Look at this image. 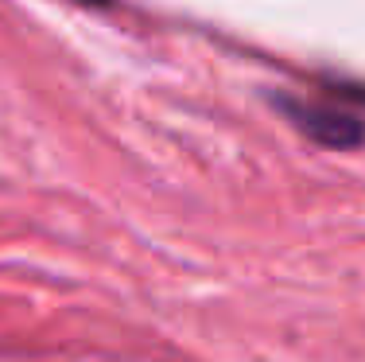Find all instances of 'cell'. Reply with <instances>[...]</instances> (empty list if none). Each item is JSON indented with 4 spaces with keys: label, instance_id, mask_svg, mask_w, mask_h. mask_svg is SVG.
Listing matches in <instances>:
<instances>
[{
    "label": "cell",
    "instance_id": "obj_1",
    "mask_svg": "<svg viewBox=\"0 0 365 362\" xmlns=\"http://www.w3.org/2000/svg\"><path fill=\"white\" fill-rule=\"evenodd\" d=\"M272 101L307 141L323 144V149H358V144H365V121L350 114L346 106L307 101V98H292V94H276Z\"/></svg>",
    "mask_w": 365,
    "mask_h": 362
},
{
    "label": "cell",
    "instance_id": "obj_2",
    "mask_svg": "<svg viewBox=\"0 0 365 362\" xmlns=\"http://www.w3.org/2000/svg\"><path fill=\"white\" fill-rule=\"evenodd\" d=\"M74 4H86V8H109L113 0H74Z\"/></svg>",
    "mask_w": 365,
    "mask_h": 362
}]
</instances>
